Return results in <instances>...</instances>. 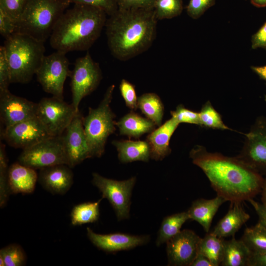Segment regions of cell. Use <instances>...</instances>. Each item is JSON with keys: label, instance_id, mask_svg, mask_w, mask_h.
Masks as SVG:
<instances>
[{"label": "cell", "instance_id": "obj_1", "mask_svg": "<svg viewBox=\"0 0 266 266\" xmlns=\"http://www.w3.org/2000/svg\"><path fill=\"white\" fill-rule=\"evenodd\" d=\"M193 163L205 174L217 195L231 202H242L261 193L263 176L236 157L208 152L195 146L190 151Z\"/></svg>", "mask_w": 266, "mask_h": 266}, {"label": "cell", "instance_id": "obj_2", "mask_svg": "<svg viewBox=\"0 0 266 266\" xmlns=\"http://www.w3.org/2000/svg\"><path fill=\"white\" fill-rule=\"evenodd\" d=\"M158 20L154 8H118L105 25L112 55L126 61L147 50L156 38Z\"/></svg>", "mask_w": 266, "mask_h": 266}, {"label": "cell", "instance_id": "obj_3", "mask_svg": "<svg viewBox=\"0 0 266 266\" xmlns=\"http://www.w3.org/2000/svg\"><path fill=\"white\" fill-rule=\"evenodd\" d=\"M107 15L96 7L74 4L56 24L50 37L51 46L65 53L88 50L100 37Z\"/></svg>", "mask_w": 266, "mask_h": 266}, {"label": "cell", "instance_id": "obj_4", "mask_svg": "<svg viewBox=\"0 0 266 266\" xmlns=\"http://www.w3.org/2000/svg\"><path fill=\"white\" fill-rule=\"evenodd\" d=\"M3 46L11 83L30 82L44 57V42L27 34L14 33L5 39Z\"/></svg>", "mask_w": 266, "mask_h": 266}, {"label": "cell", "instance_id": "obj_5", "mask_svg": "<svg viewBox=\"0 0 266 266\" xmlns=\"http://www.w3.org/2000/svg\"><path fill=\"white\" fill-rule=\"evenodd\" d=\"M70 3L65 0H29L15 33L44 42Z\"/></svg>", "mask_w": 266, "mask_h": 266}, {"label": "cell", "instance_id": "obj_6", "mask_svg": "<svg viewBox=\"0 0 266 266\" xmlns=\"http://www.w3.org/2000/svg\"><path fill=\"white\" fill-rule=\"evenodd\" d=\"M114 85L106 90L103 98L96 108L89 107L83 117V127L91 158L100 157L104 153L108 136L116 130L115 115L110 107Z\"/></svg>", "mask_w": 266, "mask_h": 266}, {"label": "cell", "instance_id": "obj_7", "mask_svg": "<svg viewBox=\"0 0 266 266\" xmlns=\"http://www.w3.org/2000/svg\"><path fill=\"white\" fill-rule=\"evenodd\" d=\"M70 76L71 104L78 111L82 100L99 86L102 79V72L99 64L87 52L84 56L76 60Z\"/></svg>", "mask_w": 266, "mask_h": 266}, {"label": "cell", "instance_id": "obj_8", "mask_svg": "<svg viewBox=\"0 0 266 266\" xmlns=\"http://www.w3.org/2000/svg\"><path fill=\"white\" fill-rule=\"evenodd\" d=\"M66 54L56 51L44 56L35 73L37 81L45 92L62 99L65 81L71 73Z\"/></svg>", "mask_w": 266, "mask_h": 266}, {"label": "cell", "instance_id": "obj_9", "mask_svg": "<svg viewBox=\"0 0 266 266\" xmlns=\"http://www.w3.org/2000/svg\"><path fill=\"white\" fill-rule=\"evenodd\" d=\"M18 160L19 163L34 169L60 164L67 165L62 135L51 136L23 150Z\"/></svg>", "mask_w": 266, "mask_h": 266}, {"label": "cell", "instance_id": "obj_10", "mask_svg": "<svg viewBox=\"0 0 266 266\" xmlns=\"http://www.w3.org/2000/svg\"><path fill=\"white\" fill-rule=\"evenodd\" d=\"M92 177V183L102 193V198L108 200L118 220L128 219L132 192L136 182V177L118 181L107 178L97 173H93Z\"/></svg>", "mask_w": 266, "mask_h": 266}, {"label": "cell", "instance_id": "obj_11", "mask_svg": "<svg viewBox=\"0 0 266 266\" xmlns=\"http://www.w3.org/2000/svg\"><path fill=\"white\" fill-rule=\"evenodd\" d=\"M77 111L71 104L53 96L44 98L37 103L36 117L51 136H60Z\"/></svg>", "mask_w": 266, "mask_h": 266}, {"label": "cell", "instance_id": "obj_12", "mask_svg": "<svg viewBox=\"0 0 266 266\" xmlns=\"http://www.w3.org/2000/svg\"><path fill=\"white\" fill-rule=\"evenodd\" d=\"M237 157L261 175H266V118L259 117L245 134Z\"/></svg>", "mask_w": 266, "mask_h": 266}, {"label": "cell", "instance_id": "obj_13", "mask_svg": "<svg viewBox=\"0 0 266 266\" xmlns=\"http://www.w3.org/2000/svg\"><path fill=\"white\" fill-rule=\"evenodd\" d=\"M0 136L9 145L24 150L52 136L35 116L4 128Z\"/></svg>", "mask_w": 266, "mask_h": 266}, {"label": "cell", "instance_id": "obj_14", "mask_svg": "<svg viewBox=\"0 0 266 266\" xmlns=\"http://www.w3.org/2000/svg\"><path fill=\"white\" fill-rule=\"evenodd\" d=\"M83 120V116L78 110L62 134L67 165L70 167L91 158Z\"/></svg>", "mask_w": 266, "mask_h": 266}, {"label": "cell", "instance_id": "obj_15", "mask_svg": "<svg viewBox=\"0 0 266 266\" xmlns=\"http://www.w3.org/2000/svg\"><path fill=\"white\" fill-rule=\"evenodd\" d=\"M201 239L193 231L185 229L166 242L168 265L190 266L198 253Z\"/></svg>", "mask_w": 266, "mask_h": 266}, {"label": "cell", "instance_id": "obj_16", "mask_svg": "<svg viewBox=\"0 0 266 266\" xmlns=\"http://www.w3.org/2000/svg\"><path fill=\"white\" fill-rule=\"evenodd\" d=\"M37 103L12 94L0 92V121L4 128L36 116Z\"/></svg>", "mask_w": 266, "mask_h": 266}, {"label": "cell", "instance_id": "obj_17", "mask_svg": "<svg viewBox=\"0 0 266 266\" xmlns=\"http://www.w3.org/2000/svg\"><path fill=\"white\" fill-rule=\"evenodd\" d=\"M87 234L96 247L107 252L132 249L145 244L150 240L149 235H134L123 233L99 234L89 227L87 228Z\"/></svg>", "mask_w": 266, "mask_h": 266}, {"label": "cell", "instance_id": "obj_18", "mask_svg": "<svg viewBox=\"0 0 266 266\" xmlns=\"http://www.w3.org/2000/svg\"><path fill=\"white\" fill-rule=\"evenodd\" d=\"M70 167L60 164L40 169L38 180L41 185L53 194L63 195L70 188L73 174Z\"/></svg>", "mask_w": 266, "mask_h": 266}, {"label": "cell", "instance_id": "obj_19", "mask_svg": "<svg viewBox=\"0 0 266 266\" xmlns=\"http://www.w3.org/2000/svg\"><path fill=\"white\" fill-rule=\"evenodd\" d=\"M179 124L171 117L163 125L150 133L146 141L150 146V158L161 161L170 153V139Z\"/></svg>", "mask_w": 266, "mask_h": 266}, {"label": "cell", "instance_id": "obj_20", "mask_svg": "<svg viewBox=\"0 0 266 266\" xmlns=\"http://www.w3.org/2000/svg\"><path fill=\"white\" fill-rule=\"evenodd\" d=\"M38 176L35 169L19 162L12 164L8 169L10 193L30 194L34 190Z\"/></svg>", "mask_w": 266, "mask_h": 266}, {"label": "cell", "instance_id": "obj_21", "mask_svg": "<svg viewBox=\"0 0 266 266\" xmlns=\"http://www.w3.org/2000/svg\"><path fill=\"white\" fill-rule=\"evenodd\" d=\"M242 202H231L227 214L218 222L212 233L220 238L234 236L235 234L250 219Z\"/></svg>", "mask_w": 266, "mask_h": 266}, {"label": "cell", "instance_id": "obj_22", "mask_svg": "<svg viewBox=\"0 0 266 266\" xmlns=\"http://www.w3.org/2000/svg\"><path fill=\"white\" fill-rule=\"evenodd\" d=\"M226 201L225 199L218 195L209 200L199 199L193 201L187 211L190 219L199 223L208 233L215 215Z\"/></svg>", "mask_w": 266, "mask_h": 266}, {"label": "cell", "instance_id": "obj_23", "mask_svg": "<svg viewBox=\"0 0 266 266\" xmlns=\"http://www.w3.org/2000/svg\"><path fill=\"white\" fill-rule=\"evenodd\" d=\"M112 143L116 148L118 159L122 163L148 162L150 158V146L146 140H114Z\"/></svg>", "mask_w": 266, "mask_h": 266}, {"label": "cell", "instance_id": "obj_24", "mask_svg": "<svg viewBox=\"0 0 266 266\" xmlns=\"http://www.w3.org/2000/svg\"><path fill=\"white\" fill-rule=\"evenodd\" d=\"M116 126L119 128L120 134L138 138L153 131L156 125L147 118L132 111L116 122Z\"/></svg>", "mask_w": 266, "mask_h": 266}, {"label": "cell", "instance_id": "obj_25", "mask_svg": "<svg viewBox=\"0 0 266 266\" xmlns=\"http://www.w3.org/2000/svg\"><path fill=\"white\" fill-rule=\"evenodd\" d=\"M252 253L244 242L234 236L224 240L222 266H248Z\"/></svg>", "mask_w": 266, "mask_h": 266}, {"label": "cell", "instance_id": "obj_26", "mask_svg": "<svg viewBox=\"0 0 266 266\" xmlns=\"http://www.w3.org/2000/svg\"><path fill=\"white\" fill-rule=\"evenodd\" d=\"M137 107L156 126L162 125L164 107L160 97L155 93H147L137 99Z\"/></svg>", "mask_w": 266, "mask_h": 266}, {"label": "cell", "instance_id": "obj_27", "mask_svg": "<svg viewBox=\"0 0 266 266\" xmlns=\"http://www.w3.org/2000/svg\"><path fill=\"white\" fill-rule=\"evenodd\" d=\"M190 220L187 211L181 212L166 216L164 218L158 233L156 245L166 243L178 234L183 225Z\"/></svg>", "mask_w": 266, "mask_h": 266}, {"label": "cell", "instance_id": "obj_28", "mask_svg": "<svg viewBox=\"0 0 266 266\" xmlns=\"http://www.w3.org/2000/svg\"><path fill=\"white\" fill-rule=\"evenodd\" d=\"M224 240L212 232L207 233L203 238H201L198 252L206 256L213 266H220L223 256Z\"/></svg>", "mask_w": 266, "mask_h": 266}, {"label": "cell", "instance_id": "obj_29", "mask_svg": "<svg viewBox=\"0 0 266 266\" xmlns=\"http://www.w3.org/2000/svg\"><path fill=\"white\" fill-rule=\"evenodd\" d=\"M241 239L252 254L266 252V227L260 223L246 228Z\"/></svg>", "mask_w": 266, "mask_h": 266}, {"label": "cell", "instance_id": "obj_30", "mask_svg": "<svg viewBox=\"0 0 266 266\" xmlns=\"http://www.w3.org/2000/svg\"><path fill=\"white\" fill-rule=\"evenodd\" d=\"M101 200L74 206L70 214L71 224L73 226L82 225L97 221L100 216L99 205Z\"/></svg>", "mask_w": 266, "mask_h": 266}, {"label": "cell", "instance_id": "obj_31", "mask_svg": "<svg viewBox=\"0 0 266 266\" xmlns=\"http://www.w3.org/2000/svg\"><path fill=\"white\" fill-rule=\"evenodd\" d=\"M200 126L221 130H231L223 122L221 116L209 101L203 104L199 112Z\"/></svg>", "mask_w": 266, "mask_h": 266}, {"label": "cell", "instance_id": "obj_32", "mask_svg": "<svg viewBox=\"0 0 266 266\" xmlns=\"http://www.w3.org/2000/svg\"><path fill=\"white\" fill-rule=\"evenodd\" d=\"M154 9L157 19H171L181 14L183 10L182 0H156Z\"/></svg>", "mask_w": 266, "mask_h": 266}, {"label": "cell", "instance_id": "obj_33", "mask_svg": "<svg viewBox=\"0 0 266 266\" xmlns=\"http://www.w3.org/2000/svg\"><path fill=\"white\" fill-rule=\"evenodd\" d=\"M0 257L5 266H21L26 261V255L23 248L16 244H10L0 250Z\"/></svg>", "mask_w": 266, "mask_h": 266}, {"label": "cell", "instance_id": "obj_34", "mask_svg": "<svg viewBox=\"0 0 266 266\" xmlns=\"http://www.w3.org/2000/svg\"><path fill=\"white\" fill-rule=\"evenodd\" d=\"M8 158L6 153H0V206L4 207L10 194L8 184Z\"/></svg>", "mask_w": 266, "mask_h": 266}, {"label": "cell", "instance_id": "obj_35", "mask_svg": "<svg viewBox=\"0 0 266 266\" xmlns=\"http://www.w3.org/2000/svg\"><path fill=\"white\" fill-rule=\"evenodd\" d=\"M29 0H0V10L16 23L21 18Z\"/></svg>", "mask_w": 266, "mask_h": 266}, {"label": "cell", "instance_id": "obj_36", "mask_svg": "<svg viewBox=\"0 0 266 266\" xmlns=\"http://www.w3.org/2000/svg\"><path fill=\"white\" fill-rule=\"evenodd\" d=\"M170 114L179 124L184 123L200 126L199 112L186 108L182 104L178 105Z\"/></svg>", "mask_w": 266, "mask_h": 266}, {"label": "cell", "instance_id": "obj_37", "mask_svg": "<svg viewBox=\"0 0 266 266\" xmlns=\"http://www.w3.org/2000/svg\"><path fill=\"white\" fill-rule=\"evenodd\" d=\"M74 4H82L91 5L99 8L109 16L118 10L117 0H65Z\"/></svg>", "mask_w": 266, "mask_h": 266}, {"label": "cell", "instance_id": "obj_38", "mask_svg": "<svg viewBox=\"0 0 266 266\" xmlns=\"http://www.w3.org/2000/svg\"><path fill=\"white\" fill-rule=\"evenodd\" d=\"M119 89L126 105L132 110H136L137 107V99L134 86L128 80H121Z\"/></svg>", "mask_w": 266, "mask_h": 266}, {"label": "cell", "instance_id": "obj_39", "mask_svg": "<svg viewBox=\"0 0 266 266\" xmlns=\"http://www.w3.org/2000/svg\"><path fill=\"white\" fill-rule=\"evenodd\" d=\"M11 82V73L9 63L3 46L0 47V92L8 90Z\"/></svg>", "mask_w": 266, "mask_h": 266}, {"label": "cell", "instance_id": "obj_40", "mask_svg": "<svg viewBox=\"0 0 266 266\" xmlns=\"http://www.w3.org/2000/svg\"><path fill=\"white\" fill-rule=\"evenodd\" d=\"M215 3V0H190L186 7L187 14L193 19H198Z\"/></svg>", "mask_w": 266, "mask_h": 266}, {"label": "cell", "instance_id": "obj_41", "mask_svg": "<svg viewBox=\"0 0 266 266\" xmlns=\"http://www.w3.org/2000/svg\"><path fill=\"white\" fill-rule=\"evenodd\" d=\"M16 22L0 10V33L5 39L15 33Z\"/></svg>", "mask_w": 266, "mask_h": 266}, {"label": "cell", "instance_id": "obj_42", "mask_svg": "<svg viewBox=\"0 0 266 266\" xmlns=\"http://www.w3.org/2000/svg\"><path fill=\"white\" fill-rule=\"evenodd\" d=\"M156 0H117L119 9L154 8Z\"/></svg>", "mask_w": 266, "mask_h": 266}, {"label": "cell", "instance_id": "obj_43", "mask_svg": "<svg viewBox=\"0 0 266 266\" xmlns=\"http://www.w3.org/2000/svg\"><path fill=\"white\" fill-rule=\"evenodd\" d=\"M251 42L252 48L254 49L258 48L266 49V23L253 35Z\"/></svg>", "mask_w": 266, "mask_h": 266}, {"label": "cell", "instance_id": "obj_44", "mask_svg": "<svg viewBox=\"0 0 266 266\" xmlns=\"http://www.w3.org/2000/svg\"><path fill=\"white\" fill-rule=\"evenodd\" d=\"M248 201L253 207L258 216V222L266 227V205L255 201L253 199H250Z\"/></svg>", "mask_w": 266, "mask_h": 266}, {"label": "cell", "instance_id": "obj_45", "mask_svg": "<svg viewBox=\"0 0 266 266\" xmlns=\"http://www.w3.org/2000/svg\"><path fill=\"white\" fill-rule=\"evenodd\" d=\"M248 266H266V252L252 254Z\"/></svg>", "mask_w": 266, "mask_h": 266}, {"label": "cell", "instance_id": "obj_46", "mask_svg": "<svg viewBox=\"0 0 266 266\" xmlns=\"http://www.w3.org/2000/svg\"><path fill=\"white\" fill-rule=\"evenodd\" d=\"M190 266H213V265L206 256L198 252Z\"/></svg>", "mask_w": 266, "mask_h": 266}, {"label": "cell", "instance_id": "obj_47", "mask_svg": "<svg viewBox=\"0 0 266 266\" xmlns=\"http://www.w3.org/2000/svg\"><path fill=\"white\" fill-rule=\"evenodd\" d=\"M252 69L262 79L266 81V65L251 67Z\"/></svg>", "mask_w": 266, "mask_h": 266}, {"label": "cell", "instance_id": "obj_48", "mask_svg": "<svg viewBox=\"0 0 266 266\" xmlns=\"http://www.w3.org/2000/svg\"><path fill=\"white\" fill-rule=\"evenodd\" d=\"M261 193L262 195V203L264 205H266V175L264 178L263 188Z\"/></svg>", "mask_w": 266, "mask_h": 266}, {"label": "cell", "instance_id": "obj_49", "mask_svg": "<svg viewBox=\"0 0 266 266\" xmlns=\"http://www.w3.org/2000/svg\"><path fill=\"white\" fill-rule=\"evenodd\" d=\"M251 3L257 7H264L266 6V0H250Z\"/></svg>", "mask_w": 266, "mask_h": 266}, {"label": "cell", "instance_id": "obj_50", "mask_svg": "<svg viewBox=\"0 0 266 266\" xmlns=\"http://www.w3.org/2000/svg\"><path fill=\"white\" fill-rule=\"evenodd\" d=\"M265 100L266 101V95L265 96Z\"/></svg>", "mask_w": 266, "mask_h": 266}]
</instances>
